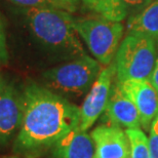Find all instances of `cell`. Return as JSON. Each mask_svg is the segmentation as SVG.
Masks as SVG:
<instances>
[{
    "mask_svg": "<svg viewBox=\"0 0 158 158\" xmlns=\"http://www.w3.org/2000/svg\"><path fill=\"white\" fill-rule=\"evenodd\" d=\"M22 99L23 119L12 146L17 155L31 158L80 124V109L48 88L30 83Z\"/></svg>",
    "mask_w": 158,
    "mask_h": 158,
    "instance_id": "cell-1",
    "label": "cell"
},
{
    "mask_svg": "<svg viewBox=\"0 0 158 158\" xmlns=\"http://www.w3.org/2000/svg\"><path fill=\"white\" fill-rule=\"evenodd\" d=\"M25 17L33 35L50 49L77 58L86 55L77 36L75 20L68 11L56 8H26Z\"/></svg>",
    "mask_w": 158,
    "mask_h": 158,
    "instance_id": "cell-2",
    "label": "cell"
},
{
    "mask_svg": "<svg viewBox=\"0 0 158 158\" xmlns=\"http://www.w3.org/2000/svg\"><path fill=\"white\" fill-rule=\"evenodd\" d=\"M101 71L100 63L85 55L44 72V87L62 97H81L90 89Z\"/></svg>",
    "mask_w": 158,
    "mask_h": 158,
    "instance_id": "cell-3",
    "label": "cell"
},
{
    "mask_svg": "<svg viewBox=\"0 0 158 158\" xmlns=\"http://www.w3.org/2000/svg\"><path fill=\"white\" fill-rule=\"evenodd\" d=\"M155 41L146 35L128 34L115 56L118 82L131 79H149L156 61Z\"/></svg>",
    "mask_w": 158,
    "mask_h": 158,
    "instance_id": "cell-4",
    "label": "cell"
},
{
    "mask_svg": "<svg viewBox=\"0 0 158 158\" xmlns=\"http://www.w3.org/2000/svg\"><path fill=\"white\" fill-rule=\"evenodd\" d=\"M74 26L97 61L103 65L111 64L122 38L123 25L101 18L76 20Z\"/></svg>",
    "mask_w": 158,
    "mask_h": 158,
    "instance_id": "cell-5",
    "label": "cell"
},
{
    "mask_svg": "<svg viewBox=\"0 0 158 158\" xmlns=\"http://www.w3.org/2000/svg\"><path fill=\"white\" fill-rule=\"evenodd\" d=\"M115 74L116 69L114 64L100 72L80 108L79 127L81 131H86L88 128H90L101 114L105 112L111 93L112 80Z\"/></svg>",
    "mask_w": 158,
    "mask_h": 158,
    "instance_id": "cell-6",
    "label": "cell"
},
{
    "mask_svg": "<svg viewBox=\"0 0 158 158\" xmlns=\"http://www.w3.org/2000/svg\"><path fill=\"white\" fill-rule=\"evenodd\" d=\"M23 119L22 94L12 85H5L0 93V149L17 138Z\"/></svg>",
    "mask_w": 158,
    "mask_h": 158,
    "instance_id": "cell-7",
    "label": "cell"
},
{
    "mask_svg": "<svg viewBox=\"0 0 158 158\" xmlns=\"http://www.w3.org/2000/svg\"><path fill=\"white\" fill-rule=\"evenodd\" d=\"M121 89L137 107L141 126L150 131L158 115V94L149 79H131L118 82Z\"/></svg>",
    "mask_w": 158,
    "mask_h": 158,
    "instance_id": "cell-8",
    "label": "cell"
},
{
    "mask_svg": "<svg viewBox=\"0 0 158 158\" xmlns=\"http://www.w3.org/2000/svg\"><path fill=\"white\" fill-rule=\"evenodd\" d=\"M90 135L94 144V158H131V144L122 128L100 125Z\"/></svg>",
    "mask_w": 158,
    "mask_h": 158,
    "instance_id": "cell-9",
    "label": "cell"
},
{
    "mask_svg": "<svg viewBox=\"0 0 158 158\" xmlns=\"http://www.w3.org/2000/svg\"><path fill=\"white\" fill-rule=\"evenodd\" d=\"M105 115L111 125L120 128H140L141 118L134 102L123 93L119 83L113 85Z\"/></svg>",
    "mask_w": 158,
    "mask_h": 158,
    "instance_id": "cell-10",
    "label": "cell"
},
{
    "mask_svg": "<svg viewBox=\"0 0 158 158\" xmlns=\"http://www.w3.org/2000/svg\"><path fill=\"white\" fill-rule=\"evenodd\" d=\"M56 158H94L91 135L80 127L74 128L52 146Z\"/></svg>",
    "mask_w": 158,
    "mask_h": 158,
    "instance_id": "cell-11",
    "label": "cell"
},
{
    "mask_svg": "<svg viewBox=\"0 0 158 158\" xmlns=\"http://www.w3.org/2000/svg\"><path fill=\"white\" fill-rule=\"evenodd\" d=\"M128 34H141L158 42V0H153L127 22Z\"/></svg>",
    "mask_w": 158,
    "mask_h": 158,
    "instance_id": "cell-12",
    "label": "cell"
},
{
    "mask_svg": "<svg viewBox=\"0 0 158 158\" xmlns=\"http://www.w3.org/2000/svg\"><path fill=\"white\" fill-rule=\"evenodd\" d=\"M91 10L112 22H121L127 15L121 0H82Z\"/></svg>",
    "mask_w": 158,
    "mask_h": 158,
    "instance_id": "cell-13",
    "label": "cell"
},
{
    "mask_svg": "<svg viewBox=\"0 0 158 158\" xmlns=\"http://www.w3.org/2000/svg\"><path fill=\"white\" fill-rule=\"evenodd\" d=\"M131 144V158H150L149 139L140 128L125 131Z\"/></svg>",
    "mask_w": 158,
    "mask_h": 158,
    "instance_id": "cell-14",
    "label": "cell"
},
{
    "mask_svg": "<svg viewBox=\"0 0 158 158\" xmlns=\"http://www.w3.org/2000/svg\"><path fill=\"white\" fill-rule=\"evenodd\" d=\"M9 2L25 8H56L68 12L74 11L76 7L64 0H8Z\"/></svg>",
    "mask_w": 158,
    "mask_h": 158,
    "instance_id": "cell-15",
    "label": "cell"
},
{
    "mask_svg": "<svg viewBox=\"0 0 158 158\" xmlns=\"http://www.w3.org/2000/svg\"><path fill=\"white\" fill-rule=\"evenodd\" d=\"M149 135V149L150 158H158V115L154 119L150 128Z\"/></svg>",
    "mask_w": 158,
    "mask_h": 158,
    "instance_id": "cell-16",
    "label": "cell"
},
{
    "mask_svg": "<svg viewBox=\"0 0 158 158\" xmlns=\"http://www.w3.org/2000/svg\"><path fill=\"white\" fill-rule=\"evenodd\" d=\"M121 1L125 6L127 14L135 15L147 7L153 0H121Z\"/></svg>",
    "mask_w": 158,
    "mask_h": 158,
    "instance_id": "cell-17",
    "label": "cell"
},
{
    "mask_svg": "<svg viewBox=\"0 0 158 158\" xmlns=\"http://www.w3.org/2000/svg\"><path fill=\"white\" fill-rule=\"evenodd\" d=\"M8 60L7 46H6V35H5V26L3 18L0 14V65L5 64Z\"/></svg>",
    "mask_w": 158,
    "mask_h": 158,
    "instance_id": "cell-18",
    "label": "cell"
},
{
    "mask_svg": "<svg viewBox=\"0 0 158 158\" xmlns=\"http://www.w3.org/2000/svg\"><path fill=\"white\" fill-rule=\"evenodd\" d=\"M150 82L152 83V85L154 86V88L156 89L157 94H158V53L156 56V61H155V65H154V69L152 71V74L149 77Z\"/></svg>",
    "mask_w": 158,
    "mask_h": 158,
    "instance_id": "cell-19",
    "label": "cell"
},
{
    "mask_svg": "<svg viewBox=\"0 0 158 158\" xmlns=\"http://www.w3.org/2000/svg\"><path fill=\"white\" fill-rule=\"evenodd\" d=\"M5 82H4V80H3V78H2V76L0 75V93L3 90V88H4V86H5Z\"/></svg>",
    "mask_w": 158,
    "mask_h": 158,
    "instance_id": "cell-20",
    "label": "cell"
},
{
    "mask_svg": "<svg viewBox=\"0 0 158 158\" xmlns=\"http://www.w3.org/2000/svg\"><path fill=\"white\" fill-rule=\"evenodd\" d=\"M65 2H67V3H69V4H71L72 6H74V7H76V3H75L73 0H64Z\"/></svg>",
    "mask_w": 158,
    "mask_h": 158,
    "instance_id": "cell-21",
    "label": "cell"
},
{
    "mask_svg": "<svg viewBox=\"0 0 158 158\" xmlns=\"http://www.w3.org/2000/svg\"><path fill=\"white\" fill-rule=\"evenodd\" d=\"M8 158H21V157H17V156H14V157H8Z\"/></svg>",
    "mask_w": 158,
    "mask_h": 158,
    "instance_id": "cell-22",
    "label": "cell"
},
{
    "mask_svg": "<svg viewBox=\"0 0 158 158\" xmlns=\"http://www.w3.org/2000/svg\"><path fill=\"white\" fill-rule=\"evenodd\" d=\"M73 1H74V2H75V3H76V4H77V2L79 1V0H73Z\"/></svg>",
    "mask_w": 158,
    "mask_h": 158,
    "instance_id": "cell-23",
    "label": "cell"
}]
</instances>
